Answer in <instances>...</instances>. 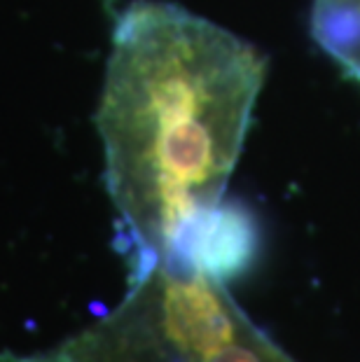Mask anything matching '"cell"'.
<instances>
[{
  "label": "cell",
  "instance_id": "3957f363",
  "mask_svg": "<svg viewBox=\"0 0 360 362\" xmlns=\"http://www.w3.org/2000/svg\"><path fill=\"white\" fill-rule=\"evenodd\" d=\"M206 362H260V358L250 349H246V346L229 341L213 353V356L206 358Z\"/></svg>",
  "mask_w": 360,
  "mask_h": 362
},
{
  "label": "cell",
  "instance_id": "6da1fadb",
  "mask_svg": "<svg viewBox=\"0 0 360 362\" xmlns=\"http://www.w3.org/2000/svg\"><path fill=\"white\" fill-rule=\"evenodd\" d=\"M265 75L252 45L173 3L136 0L120 14L96 129L139 274L220 206Z\"/></svg>",
  "mask_w": 360,
  "mask_h": 362
},
{
  "label": "cell",
  "instance_id": "7a4b0ae2",
  "mask_svg": "<svg viewBox=\"0 0 360 362\" xmlns=\"http://www.w3.org/2000/svg\"><path fill=\"white\" fill-rule=\"evenodd\" d=\"M311 35L360 82V0H313Z\"/></svg>",
  "mask_w": 360,
  "mask_h": 362
}]
</instances>
